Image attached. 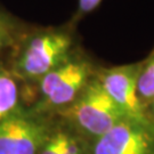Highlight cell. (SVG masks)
<instances>
[{
  "label": "cell",
  "instance_id": "obj_1",
  "mask_svg": "<svg viewBox=\"0 0 154 154\" xmlns=\"http://www.w3.org/2000/svg\"><path fill=\"white\" fill-rule=\"evenodd\" d=\"M80 47L75 23L26 30L11 49L9 70L18 81L37 82Z\"/></svg>",
  "mask_w": 154,
  "mask_h": 154
},
{
  "label": "cell",
  "instance_id": "obj_2",
  "mask_svg": "<svg viewBox=\"0 0 154 154\" xmlns=\"http://www.w3.org/2000/svg\"><path fill=\"white\" fill-rule=\"evenodd\" d=\"M99 64L80 46L66 61L37 81L39 100L31 112L58 113L78 98L93 79Z\"/></svg>",
  "mask_w": 154,
  "mask_h": 154
},
{
  "label": "cell",
  "instance_id": "obj_3",
  "mask_svg": "<svg viewBox=\"0 0 154 154\" xmlns=\"http://www.w3.org/2000/svg\"><path fill=\"white\" fill-rule=\"evenodd\" d=\"M57 114L89 142L127 119L102 87L97 75L89 81L70 106Z\"/></svg>",
  "mask_w": 154,
  "mask_h": 154
},
{
  "label": "cell",
  "instance_id": "obj_4",
  "mask_svg": "<svg viewBox=\"0 0 154 154\" xmlns=\"http://www.w3.org/2000/svg\"><path fill=\"white\" fill-rule=\"evenodd\" d=\"M51 127L42 114L18 110L0 123V154H38Z\"/></svg>",
  "mask_w": 154,
  "mask_h": 154
},
{
  "label": "cell",
  "instance_id": "obj_5",
  "mask_svg": "<svg viewBox=\"0 0 154 154\" xmlns=\"http://www.w3.org/2000/svg\"><path fill=\"white\" fill-rule=\"evenodd\" d=\"M139 65L140 62L116 66L99 65L96 75L102 87L127 119L151 123L137 93Z\"/></svg>",
  "mask_w": 154,
  "mask_h": 154
},
{
  "label": "cell",
  "instance_id": "obj_6",
  "mask_svg": "<svg viewBox=\"0 0 154 154\" xmlns=\"http://www.w3.org/2000/svg\"><path fill=\"white\" fill-rule=\"evenodd\" d=\"M89 154H154V126L126 119L89 142Z\"/></svg>",
  "mask_w": 154,
  "mask_h": 154
},
{
  "label": "cell",
  "instance_id": "obj_7",
  "mask_svg": "<svg viewBox=\"0 0 154 154\" xmlns=\"http://www.w3.org/2000/svg\"><path fill=\"white\" fill-rule=\"evenodd\" d=\"M38 154H89V140L63 121L53 125Z\"/></svg>",
  "mask_w": 154,
  "mask_h": 154
},
{
  "label": "cell",
  "instance_id": "obj_8",
  "mask_svg": "<svg viewBox=\"0 0 154 154\" xmlns=\"http://www.w3.org/2000/svg\"><path fill=\"white\" fill-rule=\"evenodd\" d=\"M20 110L18 80L8 67L0 65V123Z\"/></svg>",
  "mask_w": 154,
  "mask_h": 154
},
{
  "label": "cell",
  "instance_id": "obj_9",
  "mask_svg": "<svg viewBox=\"0 0 154 154\" xmlns=\"http://www.w3.org/2000/svg\"><path fill=\"white\" fill-rule=\"evenodd\" d=\"M140 62L137 74V93L143 105L146 106L154 98V49Z\"/></svg>",
  "mask_w": 154,
  "mask_h": 154
},
{
  "label": "cell",
  "instance_id": "obj_10",
  "mask_svg": "<svg viewBox=\"0 0 154 154\" xmlns=\"http://www.w3.org/2000/svg\"><path fill=\"white\" fill-rule=\"evenodd\" d=\"M26 30L18 20L0 9V51L13 49Z\"/></svg>",
  "mask_w": 154,
  "mask_h": 154
},
{
  "label": "cell",
  "instance_id": "obj_11",
  "mask_svg": "<svg viewBox=\"0 0 154 154\" xmlns=\"http://www.w3.org/2000/svg\"><path fill=\"white\" fill-rule=\"evenodd\" d=\"M100 2L102 0H78L77 13L74 14V17L72 18L71 22L77 24L82 17L93 13L100 5Z\"/></svg>",
  "mask_w": 154,
  "mask_h": 154
},
{
  "label": "cell",
  "instance_id": "obj_12",
  "mask_svg": "<svg viewBox=\"0 0 154 154\" xmlns=\"http://www.w3.org/2000/svg\"><path fill=\"white\" fill-rule=\"evenodd\" d=\"M146 116L149 118V120L151 123L154 126V98L152 99V102L146 106Z\"/></svg>",
  "mask_w": 154,
  "mask_h": 154
}]
</instances>
